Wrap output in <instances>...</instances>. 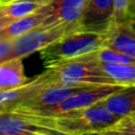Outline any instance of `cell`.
<instances>
[{
  "label": "cell",
  "instance_id": "obj_5",
  "mask_svg": "<svg viewBox=\"0 0 135 135\" xmlns=\"http://www.w3.org/2000/svg\"><path fill=\"white\" fill-rule=\"evenodd\" d=\"M74 32L62 22L42 23L30 32L13 39L12 57L25 58L26 56L40 52L50 44L59 40L66 34Z\"/></svg>",
  "mask_w": 135,
  "mask_h": 135
},
{
  "label": "cell",
  "instance_id": "obj_21",
  "mask_svg": "<svg viewBox=\"0 0 135 135\" xmlns=\"http://www.w3.org/2000/svg\"><path fill=\"white\" fill-rule=\"evenodd\" d=\"M135 17V0H131L130 4V18Z\"/></svg>",
  "mask_w": 135,
  "mask_h": 135
},
{
  "label": "cell",
  "instance_id": "obj_15",
  "mask_svg": "<svg viewBox=\"0 0 135 135\" xmlns=\"http://www.w3.org/2000/svg\"><path fill=\"white\" fill-rule=\"evenodd\" d=\"M43 5L38 0H7L0 2V11L2 16L14 20L24 17Z\"/></svg>",
  "mask_w": 135,
  "mask_h": 135
},
{
  "label": "cell",
  "instance_id": "obj_9",
  "mask_svg": "<svg viewBox=\"0 0 135 135\" xmlns=\"http://www.w3.org/2000/svg\"><path fill=\"white\" fill-rule=\"evenodd\" d=\"M86 0H53L50 3L51 15L43 23L62 22L74 32L78 30Z\"/></svg>",
  "mask_w": 135,
  "mask_h": 135
},
{
  "label": "cell",
  "instance_id": "obj_14",
  "mask_svg": "<svg viewBox=\"0 0 135 135\" xmlns=\"http://www.w3.org/2000/svg\"><path fill=\"white\" fill-rule=\"evenodd\" d=\"M103 102L111 112L121 117L135 114V84L123 86L110 95Z\"/></svg>",
  "mask_w": 135,
  "mask_h": 135
},
{
  "label": "cell",
  "instance_id": "obj_1",
  "mask_svg": "<svg viewBox=\"0 0 135 135\" xmlns=\"http://www.w3.org/2000/svg\"><path fill=\"white\" fill-rule=\"evenodd\" d=\"M40 75L45 84L82 88L100 84H116L102 71L96 52L45 68V71Z\"/></svg>",
  "mask_w": 135,
  "mask_h": 135
},
{
  "label": "cell",
  "instance_id": "obj_25",
  "mask_svg": "<svg viewBox=\"0 0 135 135\" xmlns=\"http://www.w3.org/2000/svg\"><path fill=\"white\" fill-rule=\"evenodd\" d=\"M2 113H4V112H2V111H0V116H1V114H2Z\"/></svg>",
  "mask_w": 135,
  "mask_h": 135
},
{
  "label": "cell",
  "instance_id": "obj_23",
  "mask_svg": "<svg viewBox=\"0 0 135 135\" xmlns=\"http://www.w3.org/2000/svg\"><path fill=\"white\" fill-rule=\"evenodd\" d=\"M38 1L42 2L43 4H45V3H49V2H51V1H53V0H38Z\"/></svg>",
  "mask_w": 135,
  "mask_h": 135
},
{
  "label": "cell",
  "instance_id": "obj_12",
  "mask_svg": "<svg viewBox=\"0 0 135 135\" xmlns=\"http://www.w3.org/2000/svg\"><path fill=\"white\" fill-rule=\"evenodd\" d=\"M105 46L135 58V30L129 21L115 24L112 27Z\"/></svg>",
  "mask_w": 135,
  "mask_h": 135
},
{
  "label": "cell",
  "instance_id": "obj_6",
  "mask_svg": "<svg viewBox=\"0 0 135 135\" xmlns=\"http://www.w3.org/2000/svg\"><path fill=\"white\" fill-rule=\"evenodd\" d=\"M52 118L22 111H8L0 116V135H55Z\"/></svg>",
  "mask_w": 135,
  "mask_h": 135
},
{
  "label": "cell",
  "instance_id": "obj_7",
  "mask_svg": "<svg viewBox=\"0 0 135 135\" xmlns=\"http://www.w3.org/2000/svg\"><path fill=\"white\" fill-rule=\"evenodd\" d=\"M114 26L113 0H86L77 31L109 33Z\"/></svg>",
  "mask_w": 135,
  "mask_h": 135
},
{
  "label": "cell",
  "instance_id": "obj_16",
  "mask_svg": "<svg viewBox=\"0 0 135 135\" xmlns=\"http://www.w3.org/2000/svg\"><path fill=\"white\" fill-rule=\"evenodd\" d=\"M96 56L97 59L102 63H118V64L135 63V58L105 45L96 52Z\"/></svg>",
  "mask_w": 135,
  "mask_h": 135
},
{
  "label": "cell",
  "instance_id": "obj_3",
  "mask_svg": "<svg viewBox=\"0 0 135 135\" xmlns=\"http://www.w3.org/2000/svg\"><path fill=\"white\" fill-rule=\"evenodd\" d=\"M109 33L75 31L40 51L45 68L97 52L108 41Z\"/></svg>",
  "mask_w": 135,
  "mask_h": 135
},
{
  "label": "cell",
  "instance_id": "obj_10",
  "mask_svg": "<svg viewBox=\"0 0 135 135\" xmlns=\"http://www.w3.org/2000/svg\"><path fill=\"white\" fill-rule=\"evenodd\" d=\"M51 15V6L50 3L43 4L40 8L36 9L35 12L21 17L19 19L14 20L12 23H9L4 30L0 32V37L8 38V39H15L31 30L39 26L42 24Z\"/></svg>",
  "mask_w": 135,
  "mask_h": 135
},
{
  "label": "cell",
  "instance_id": "obj_17",
  "mask_svg": "<svg viewBox=\"0 0 135 135\" xmlns=\"http://www.w3.org/2000/svg\"><path fill=\"white\" fill-rule=\"evenodd\" d=\"M105 134H126L135 135V114L122 117L117 123H115Z\"/></svg>",
  "mask_w": 135,
  "mask_h": 135
},
{
  "label": "cell",
  "instance_id": "obj_2",
  "mask_svg": "<svg viewBox=\"0 0 135 135\" xmlns=\"http://www.w3.org/2000/svg\"><path fill=\"white\" fill-rule=\"evenodd\" d=\"M51 118L53 120L54 128L59 132V134L105 135L107 131L117 123L122 117L111 112L102 100L83 110Z\"/></svg>",
  "mask_w": 135,
  "mask_h": 135
},
{
  "label": "cell",
  "instance_id": "obj_22",
  "mask_svg": "<svg viewBox=\"0 0 135 135\" xmlns=\"http://www.w3.org/2000/svg\"><path fill=\"white\" fill-rule=\"evenodd\" d=\"M128 21H129V23L131 24V26H132V27L135 30V17H131V18H130Z\"/></svg>",
  "mask_w": 135,
  "mask_h": 135
},
{
  "label": "cell",
  "instance_id": "obj_13",
  "mask_svg": "<svg viewBox=\"0 0 135 135\" xmlns=\"http://www.w3.org/2000/svg\"><path fill=\"white\" fill-rule=\"evenodd\" d=\"M43 83L44 81L41 75L39 74L38 76H36L30 82H27L22 86L11 90H0V111L2 112L11 111L23 99H25L36 90H38Z\"/></svg>",
  "mask_w": 135,
  "mask_h": 135
},
{
  "label": "cell",
  "instance_id": "obj_20",
  "mask_svg": "<svg viewBox=\"0 0 135 135\" xmlns=\"http://www.w3.org/2000/svg\"><path fill=\"white\" fill-rule=\"evenodd\" d=\"M14 21V19L12 18H8V17H5V16H0V32L2 30H4L9 23H12Z\"/></svg>",
  "mask_w": 135,
  "mask_h": 135
},
{
  "label": "cell",
  "instance_id": "obj_18",
  "mask_svg": "<svg viewBox=\"0 0 135 135\" xmlns=\"http://www.w3.org/2000/svg\"><path fill=\"white\" fill-rule=\"evenodd\" d=\"M114 2V25L130 19L131 0H113Z\"/></svg>",
  "mask_w": 135,
  "mask_h": 135
},
{
  "label": "cell",
  "instance_id": "obj_26",
  "mask_svg": "<svg viewBox=\"0 0 135 135\" xmlns=\"http://www.w3.org/2000/svg\"><path fill=\"white\" fill-rule=\"evenodd\" d=\"M0 16H2V14H1V11H0Z\"/></svg>",
  "mask_w": 135,
  "mask_h": 135
},
{
  "label": "cell",
  "instance_id": "obj_11",
  "mask_svg": "<svg viewBox=\"0 0 135 135\" xmlns=\"http://www.w3.org/2000/svg\"><path fill=\"white\" fill-rule=\"evenodd\" d=\"M23 58L12 57L0 62V90H11L30 82L24 73Z\"/></svg>",
  "mask_w": 135,
  "mask_h": 135
},
{
  "label": "cell",
  "instance_id": "obj_4",
  "mask_svg": "<svg viewBox=\"0 0 135 135\" xmlns=\"http://www.w3.org/2000/svg\"><path fill=\"white\" fill-rule=\"evenodd\" d=\"M122 88L123 85H119V84H100V85L86 86L76 91L75 93L66 97L64 100L51 107L36 109V110L14 109L12 111H22L44 117H56L89 108L99 101L107 99L110 95L114 94L115 92L119 91Z\"/></svg>",
  "mask_w": 135,
  "mask_h": 135
},
{
  "label": "cell",
  "instance_id": "obj_19",
  "mask_svg": "<svg viewBox=\"0 0 135 135\" xmlns=\"http://www.w3.org/2000/svg\"><path fill=\"white\" fill-rule=\"evenodd\" d=\"M13 47V39L0 37V62L11 58Z\"/></svg>",
  "mask_w": 135,
  "mask_h": 135
},
{
  "label": "cell",
  "instance_id": "obj_8",
  "mask_svg": "<svg viewBox=\"0 0 135 135\" xmlns=\"http://www.w3.org/2000/svg\"><path fill=\"white\" fill-rule=\"evenodd\" d=\"M80 89H82V86H64L58 84L43 83L38 90H36L33 94H31L25 99H23L14 109L36 110V109L51 107L64 100L66 97H69L70 95H72L73 93H75Z\"/></svg>",
  "mask_w": 135,
  "mask_h": 135
},
{
  "label": "cell",
  "instance_id": "obj_24",
  "mask_svg": "<svg viewBox=\"0 0 135 135\" xmlns=\"http://www.w3.org/2000/svg\"><path fill=\"white\" fill-rule=\"evenodd\" d=\"M4 1H7V0H0V2H4Z\"/></svg>",
  "mask_w": 135,
  "mask_h": 135
}]
</instances>
